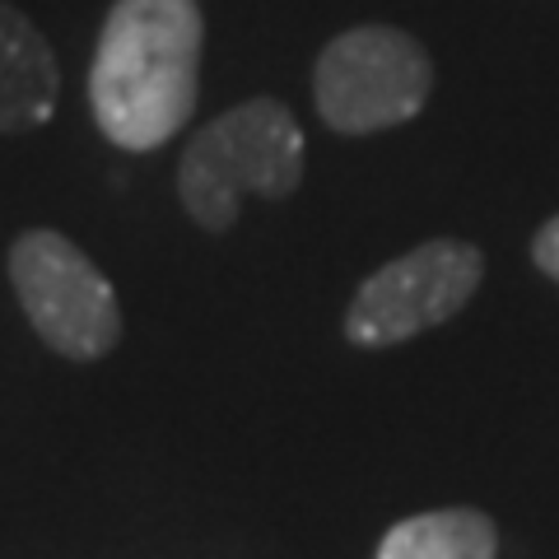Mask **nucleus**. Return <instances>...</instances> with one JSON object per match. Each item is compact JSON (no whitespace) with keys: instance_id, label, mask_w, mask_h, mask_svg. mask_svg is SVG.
<instances>
[{"instance_id":"3","label":"nucleus","mask_w":559,"mask_h":559,"mask_svg":"<svg viewBox=\"0 0 559 559\" xmlns=\"http://www.w3.org/2000/svg\"><path fill=\"white\" fill-rule=\"evenodd\" d=\"M433 94L429 51L392 24H355L336 33L312 66L318 117L341 135H373L406 127Z\"/></svg>"},{"instance_id":"4","label":"nucleus","mask_w":559,"mask_h":559,"mask_svg":"<svg viewBox=\"0 0 559 559\" xmlns=\"http://www.w3.org/2000/svg\"><path fill=\"white\" fill-rule=\"evenodd\" d=\"M10 289L28 326L61 359H103L121 341L117 289L108 285L90 252L57 229H24L5 257Z\"/></svg>"},{"instance_id":"8","label":"nucleus","mask_w":559,"mask_h":559,"mask_svg":"<svg viewBox=\"0 0 559 559\" xmlns=\"http://www.w3.org/2000/svg\"><path fill=\"white\" fill-rule=\"evenodd\" d=\"M532 266L559 285V215L536 229V238H532Z\"/></svg>"},{"instance_id":"7","label":"nucleus","mask_w":559,"mask_h":559,"mask_svg":"<svg viewBox=\"0 0 559 559\" xmlns=\"http://www.w3.org/2000/svg\"><path fill=\"white\" fill-rule=\"evenodd\" d=\"M373 559H499V527L480 509H433L401 518Z\"/></svg>"},{"instance_id":"2","label":"nucleus","mask_w":559,"mask_h":559,"mask_svg":"<svg viewBox=\"0 0 559 559\" xmlns=\"http://www.w3.org/2000/svg\"><path fill=\"white\" fill-rule=\"evenodd\" d=\"M304 182V127L289 103L257 94L187 140L178 201L205 234H229L248 197L285 201Z\"/></svg>"},{"instance_id":"6","label":"nucleus","mask_w":559,"mask_h":559,"mask_svg":"<svg viewBox=\"0 0 559 559\" xmlns=\"http://www.w3.org/2000/svg\"><path fill=\"white\" fill-rule=\"evenodd\" d=\"M61 66L43 28L20 5L0 0V135L38 131L57 112Z\"/></svg>"},{"instance_id":"1","label":"nucleus","mask_w":559,"mask_h":559,"mask_svg":"<svg viewBox=\"0 0 559 559\" xmlns=\"http://www.w3.org/2000/svg\"><path fill=\"white\" fill-rule=\"evenodd\" d=\"M201 51L197 0H112L90 66L94 127L131 154L168 145L197 112Z\"/></svg>"},{"instance_id":"5","label":"nucleus","mask_w":559,"mask_h":559,"mask_svg":"<svg viewBox=\"0 0 559 559\" xmlns=\"http://www.w3.org/2000/svg\"><path fill=\"white\" fill-rule=\"evenodd\" d=\"M485 257L466 238H429L359 280L345 308V341L359 349H388L443 326L476 299Z\"/></svg>"}]
</instances>
